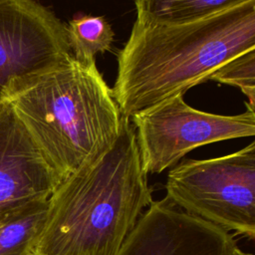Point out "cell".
<instances>
[{
  "instance_id": "obj_1",
  "label": "cell",
  "mask_w": 255,
  "mask_h": 255,
  "mask_svg": "<svg viewBox=\"0 0 255 255\" xmlns=\"http://www.w3.org/2000/svg\"><path fill=\"white\" fill-rule=\"evenodd\" d=\"M135 129L120 133L93 162L64 178L48 199L34 251L42 255H118L152 202Z\"/></svg>"
},
{
  "instance_id": "obj_2",
  "label": "cell",
  "mask_w": 255,
  "mask_h": 255,
  "mask_svg": "<svg viewBox=\"0 0 255 255\" xmlns=\"http://www.w3.org/2000/svg\"><path fill=\"white\" fill-rule=\"evenodd\" d=\"M255 49V1L202 20L150 25L134 22L118 56L112 90L128 119L206 81L222 64Z\"/></svg>"
},
{
  "instance_id": "obj_3",
  "label": "cell",
  "mask_w": 255,
  "mask_h": 255,
  "mask_svg": "<svg viewBox=\"0 0 255 255\" xmlns=\"http://www.w3.org/2000/svg\"><path fill=\"white\" fill-rule=\"evenodd\" d=\"M8 104L61 180L100 157L120 133L122 115L96 62L73 56L44 75L12 80Z\"/></svg>"
},
{
  "instance_id": "obj_4",
  "label": "cell",
  "mask_w": 255,
  "mask_h": 255,
  "mask_svg": "<svg viewBox=\"0 0 255 255\" xmlns=\"http://www.w3.org/2000/svg\"><path fill=\"white\" fill-rule=\"evenodd\" d=\"M165 189L184 212L254 239V141L227 155L182 161L169 170Z\"/></svg>"
},
{
  "instance_id": "obj_5",
  "label": "cell",
  "mask_w": 255,
  "mask_h": 255,
  "mask_svg": "<svg viewBox=\"0 0 255 255\" xmlns=\"http://www.w3.org/2000/svg\"><path fill=\"white\" fill-rule=\"evenodd\" d=\"M246 106L239 115H215L191 108L178 95L133 116L129 120L145 172H162L198 146L254 135V108Z\"/></svg>"
},
{
  "instance_id": "obj_6",
  "label": "cell",
  "mask_w": 255,
  "mask_h": 255,
  "mask_svg": "<svg viewBox=\"0 0 255 255\" xmlns=\"http://www.w3.org/2000/svg\"><path fill=\"white\" fill-rule=\"evenodd\" d=\"M67 26L36 0H0V105L18 78L44 75L73 55Z\"/></svg>"
},
{
  "instance_id": "obj_7",
  "label": "cell",
  "mask_w": 255,
  "mask_h": 255,
  "mask_svg": "<svg viewBox=\"0 0 255 255\" xmlns=\"http://www.w3.org/2000/svg\"><path fill=\"white\" fill-rule=\"evenodd\" d=\"M235 247L228 231L164 197L143 211L118 255H229Z\"/></svg>"
},
{
  "instance_id": "obj_8",
  "label": "cell",
  "mask_w": 255,
  "mask_h": 255,
  "mask_svg": "<svg viewBox=\"0 0 255 255\" xmlns=\"http://www.w3.org/2000/svg\"><path fill=\"white\" fill-rule=\"evenodd\" d=\"M62 180L15 115L0 105V221L23 206L49 199Z\"/></svg>"
},
{
  "instance_id": "obj_9",
  "label": "cell",
  "mask_w": 255,
  "mask_h": 255,
  "mask_svg": "<svg viewBox=\"0 0 255 255\" xmlns=\"http://www.w3.org/2000/svg\"><path fill=\"white\" fill-rule=\"evenodd\" d=\"M255 0H134L136 22L175 25L212 17Z\"/></svg>"
},
{
  "instance_id": "obj_10",
  "label": "cell",
  "mask_w": 255,
  "mask_h": 255,
  "mask_svg": "<svg viewBox=\"0 0 255 255\" xmlns=\"http://www.w3.org/2000/svg\"><path fill=\"white\" fill-rule=\"evenodd\" d=\"M48 199L29 203L0 224V255H27L43 227Z\"/></svg>"
},
{
  "instance_id": "obj_11",
  "label": "cell",
  "mask_w": 255,
  "mask_h": 255,
  "mask_svg": "<svg viewBox=\"0 0 255 255\" xmlns=\"http://www.w3.org/2000/svg\"><path fill=\"white\" fill-rule=\"evenodd\" d=\"M68 36L73 57L81 63L95 62V56L112 48L114 31L101 16L83 15L70 20Z\"/></svg>"
},
{
  "instance_id": "obj_12",
  "label": "cell",
  "mask_w": 255,
  "mask_h": 255,
  "mask_svg": "<svg viewBox=\"0 0 255 255\" xmlns=\"http://www.w3.org/2000/svg\"><path fill=\"white\" fill-rule=\"evenodd\" d=\"M221 84L239 88L255 107V49L246 51L222 64L208 78Z\"/></svg>"
},
{
  "instance_id": "obj_13",
  "label": "cell",
  "mask_w": 255,
  "mask_h": 255,
  "mask_svg": "<svg viewBox=\"0 0 255 255\" xmlns=\"http://www.w3.org/2000/svg\"><path fill=\"white\" fill-rule=\"evenodd\" d=\"M229 255H253V254H251V253H246V252H244V251H242L241 249H239L237 246L234 248V250L231 252V254H229Z\"/></svg>"
},
{
  "instance_id": "obj_14",
  "label": "cell",
  "mask_w": 255,
  "mask_h": 255,
  "mask_svg": "<svg viewBox=\"0 0 255 255\" xmlns=\"http://www.w3.org/2000/svg\"><path fill=\"white\" fill-rule=\"evenodd\" d=\"M27 255H42V254H40V253H38V252L33 251V252H31V253H29V254H27Z\"/></svg>"
},
{
  "instance_id": "obj_15",
  "label": "cell",
  "mask_w": 255,
  "mask_h": 255,
  "mask_svg": "<svg viewBox=\"0 0 255 255\" xmlns=\"http://www.w3.org/2000/svg\"><path fill=\"white\" fill-rule=\"evenodd\" d=\"M5 220H6V219H5ZM5 220H3V221H0V224H2V223L5 221Z\"/></svg>"
}]
</instances>
